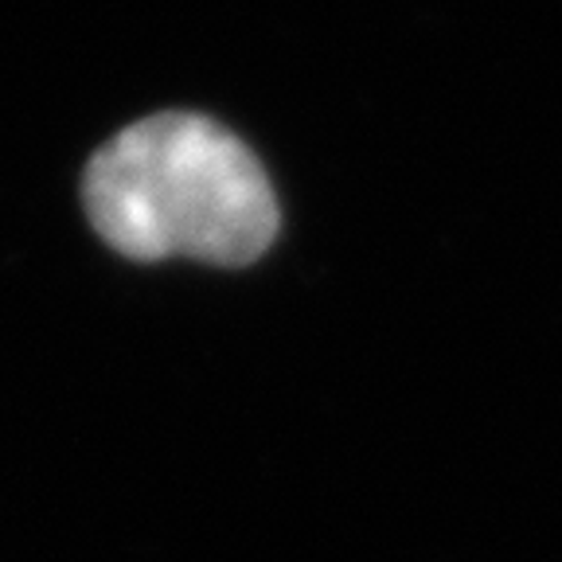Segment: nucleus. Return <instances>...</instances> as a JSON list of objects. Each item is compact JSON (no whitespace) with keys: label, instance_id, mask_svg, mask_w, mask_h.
I'll list each match as a JSON object with an SVG mask.
<instances>
[{"label":"nucleus","instance_id":"obj_1","mask_svg":"<svg viewBox=\"0 0 562 562\" xmlns=\"http://www.w3.org/2000/svg\"><path fill=\"white\" fill-rule=\"evenodd\" d=\"M87 220L137 262L195 258L250 266L278 238V195L266 168L227 125L165 110L125 125L82 172Z\"/></svg>","mask_w":562,"mask_h":562}]
</instances>
